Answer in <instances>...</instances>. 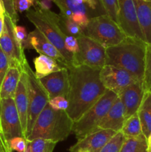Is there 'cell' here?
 I'll list each match as a JSON object with an SVG mask.
<instances>
[{
	"instance_id": "1",
	"label": "cell",
	"mask_w": 151,
	"mask_h": 152,
	"mask_svg": "<svg viewBox=\"0 0 151 152\" xmlns=\"http://www.w3.org/2000/svg\"><path fill=\"white\" fill-rule=\"evenodd\" d=\"M100 70L84 65L68 68L70 87L66 112L77 121L106 92L100 80Z\"/></svg>"
},
{
	"instance_id": "2",
	"label": "cell",
	"mask_w": 151,
	"mask_h": 152,
	"mask_svg": "<svg viewBox=\"0 0 151 152\" xmlns=\"http://www.w3.org/2000/svg\"><path fill=\"white\" fill-rule=\"evenodd\" d=\"M147 44L138 38L126 37L116 45L106 48V63L125 70L143 82Z\"/></svg>"
},
{
	"instance_id": "3",
	"label": "cell",
	"mask_w": 151,
	"mask_h": 152,
	"mask_svg": "<svg viewBox=\"0 0 151 152\" xmlns=\"http://www.w3.org/2000/svg\"><path fill=\"white\" fill-rule=\"evenodd\" d=\"M73 126V121L66 111H56L47 104L38 115L26 140L41 138L58 143L68 137Z\"/></svg>"
},
{
	"instance_id": "4",
	"label": "cell",
	"mask_w": 151,
	"mask_h": 152,
	"mask_svg": "<svg viewBox=\"0 0 151 152\" xmlns=\"http://www.w3.org/2000/svg\"><path fill=\"white\" fill-rule=\"evenodd\" d=\"M39 1L34 4V9L27 11L26 17L38 30L48 41H50L66 60L68 68L76 66L74 55L69 53L65 47L66 37L59 24V14L50 9L44 8L39 4Z\"/></svg>"
},
{
	"instance_id": "5",
	"label": "cell",
	"mask_w": 151,
	"mask_h": 152,
	"mask_svg": "<svg viewBox=\"0 0 151 152\" xmlns=\"http://www.w3.org/2000/svg\"><path fill=\"white\" fill-rule=\"evenodd\" d=\"M84 35L96 41L105 48L116 45L127 37L117 22L107 14L90 19L84 28Z\"/></svg>"
},
{
	"instance_id": "6",
	"label": "cell",
	"mask_w": 151,
	"mask_h": 152,
	"mask_svg": "<svg viewBox=\"0 0 151 152\" xmlns=\"http://www.w3.org/2000/svg\"><path fill=\"white\" fill-rule=\"evenodd\" d=\"M117 97L116 94L107 90L96 103L89 108L77 121L74 122L72 132L76 135L77 140L98 129L99 123Z\"/></svg>"
},
{
	"instance_id": "7",
	"label": "cell",
	"mask_w": 151,
	"mask_h": 152,
	"mask_svg": "<svg viewBox=\"0 0 151 152\" xmlns=\"http://www.w3.org/2000/svg\"><path fill=\"white\" fill-rule=\"evenodd\" d=\"M23 71L28 77V94L29 110H28V127H27L26 139L32 132L34 124L46 105L48 104L50 99L47 91L43 87L35 73L26 62L24 65Z\"/></svg>"
},
{
	"instance_id": "8",
	"label": "cell",
	"mask_w": 151,
	"mask_h": 152,
	"mask_svg": "<svg viewBox=\"0 0 151 152\" xmlns=\"http://www.w3.org/2000/svg\"><path fill=\"white\" fill-rule=\"evenodd\" d=\"M4 31L0 37V47L8 59L10 67H14L23 71L24 65L28 61L23 48L18 41L15 34L16 24L6 13L4 14Z\"/></svg>"
},
{
	"instance_id": "9",
	"label": "cell",
	"mask_w": 151,
	"mask_h": 152,
	"mask_svg": "<svg viewBox=\"0 0 151 152\" xmlns=\"http://www.w3.org/2000/svg\"><path fill=\"white\" fill-rule=\"evenodd\" d=\"M78 51L74 54L76 66L84 65L101 69L106 63V48L85 35L77 38Z\"/></svg>"
},
{
	"instance_id": "10",
	"label": "cell",
	"mask_w": 151,
	"mask_h": 152,
	"mask_svg": "<svg viewBox=\"0 0 151 152\" xmlns=\"http://www.w3.org/2000/svg\"><path fill=\"white\" fill-rule=\"evenodd\" d=\"M0 126L8 141L17 137H24L19 113L13 98L0 99Z\"/></svg>"
},
{
	"instance_id": "11",
	"label": "cell",
	"mask_w": 151,
	"mask_h": 152,
	"mask_svg": "<svg viewBox=\"0 0 151 152\" xmlns=\"http://www.w3.org/2000/svg\"><path fill=\"white\" fill-rule=\"evenodd\" d=\"M118 25L127 37L144 41L139 22L134 0H117Z\"/></svg>"
},
{
	"instance_id": "12",
	"label": "cell",
	"mask_w": 151,
	"mask_h": 152,
	"mask_svg": "<svg viewBox=\"0 0 151 152\" xmlns=\"http://www.w3.org/2000/svg\"><path fill=\"white\" fill-rule=\"evenodd\" d=\"M100 80L106 90L117 95L138 80L125 70L111 65H105L101 68Z\"/></svg>"
},
{
	"instance_id": "13",
	"label": "cell",
	"mask_w": 151,
	"mask_h": 152,
	"mask_svg": "<svg viewBox=\"0 0 151 152\" xmlns=\"http://www.w3.org/2000/svg\"><path fill=\"white\" fill-rule=\"evenodd\" d=\"M117 132L109 129H96L78 140L69 148V152H100Z\"/></svg>"
},
{
	"instance_id": "14",
	"label": "cell",
	"mask_w": 151,
	"mask_h": 152,
	"mask_svg": "<svg viewBox=\"0 0 151 152\" xmlns=\"http://www.w3.org/2000/svg\"><path fill=\"white\" fill-rule=\"evenodd\" d=\"M39 81L47 91L50 99L56 96L68 98L70 87L68 68L52 73L39 79Z\"/></svg>"
},
{
	"instance_id": "15",
	"label": "cell",
	"mask_w": 151,
	"mask_h": 152,
	"mask_svg": "<svg viewBox=\"0 0 151 152\" xmlns=\"http://www.w3.org/2000/svg\"><path fill=\"white\" fill-rule=\"evenodd\" d=\"M144 93L143 82L137 80L127 86L118 95L124 105L126 119L137 113Z\"/></svg>"
},
{
	"instance_id": "16",
	"label": "cell",
	"mask_w": 151,
	"mask_h": 152,
	"mask_svg": "<svg viewBox=\"0 0 151 152\" xmlns=\"http://www.w3.org/2000/svg\"><path fill=\"white\" fill-rule=\"evenodd\" d=\"M13 99L20 118L24 137L26 140L29 102H28V77L25 71H22L19 85Z\"/></svg>"
},
{
	"instance_id": "17",
	"label": "cell",
	"mask_w": 151,
	"mask_h": 152,
	"mask_svg": "<svg viewBox=\"0 0 151 152\" xmlns=\"http://www.w3.org/2000/svg\"><path fill=\"white\" fill-rule=\"evenodd\" d=\"M28 37L33 49H35L39 54L49 56L68 68V63L60 51L38 30L31 31L28 34Z\"/></svg>"
},
{
	"instance_id": "18",
	"label": "cell",
	"mask_w": 151,
	"mask_h": 152,
	"mask_svg": "<svg viewBox=\"0 0 151 152\" xmlns=\"http://www.w3.org/2000/svg\"><path fill=\"white\" fill-rule=\"evenodd\" d=\"M125 120L124 105L118 96L117 99L114 101L106 115L99 123L98 129H109L115 132H121V129Z\"/></svg>"
},
{
	"instance_id": "19",
	"label": "cell",
	"mask_w": 151,
	"mask_h": 152,
	"mask_svg": "<svg viewBox=\"0 0 151 152\" xmlns=\"http://www.w3.org/2000/svg\"><path fill=\"white\" fill-rule=\"evenodd\" d=\"M60 10V14L68 18H71L73 14L77 13H84L90 19L99 16L98 6H93L89 3L80 4L76 0H53Z\"/></svg>"
},
{
	"instance_id": "20",
	"label": "cell",
	"mask_w": 151,
	"mask_h": 152,
	"mask_svg": "<svg viewBox=\"0 0 151 152\" xmlns=\"http://www.w3.org/2000/svg\"><path fill=\"white\" fill-rule=\"evenodd\" d=\"M138 22L145 42L151 45V0H134Z\"/></svg>"
},
{
	"instance_id": "21",
	"label": "cell",
	"mask_w": 151,
	"mask_h": 152,
	"mask_svg": "<svg viewBox=\"0 0 151 152\" xmlns=\"http://www.w3.org/2000/svg\"><path fill=\"white\" fill-rule=\"evenodd\" d=\"M22 71L14 67L9 68L0 88V99L14 98Z\"/></svg>"
},
{
	"instance_id": "22",
	"label": "cell",
	"mask_w": 151,
	"mask_h": 152,
	"mask_svg": "<svg viewBox=\"0 0 151 152\" xmlns=\"http://www.w3.org/2000/svg\"><path fill=\"white\" fill-rule=\"evenodd\" d=\"M33 63L35 66V74L38 80L52 73L60 71L62 68H68L61 65L55 59L41 54L34 59Z\"/></svg>"
},
{
	"instance_id": "23",
	"label": "cell",
	"mask_w": 151,
	"mask_h": 152,
	"mask_svg": "<svg viewBox=\"0 0 151 152\" xmlns=\"http://www.w3.org/2000/svg\"><path fill=\"white\" fill-rule=\"evenodd\" d=\"M137 114L142 126V133L147 139L151 133V93L145 91Z\"/></svg>"
},
{
	"instance_id": "24",
	"label": "cell",
	"mask_w": 151,
	"mask_h": 152,
	"mask_svg": "<svg viewBox=\"0 0 151 152\" xmlns=\"http://www.w3.org/2000/svg\"><path fill=\"white\" fill-rule=\"evenodd\" d=\"M120 152H148L147 139L144 134L125 138Z\"/></svg>"
},
{
	"instance_id": "25",
	"label": "cell",
	"mask_w": 151,
	"mask_h": 152,
	"mask_svg": "<svg viewBox=\"0 0 151 152\" xmlns=\"http://www.w3.org/2000/svg\"><path fill=\"white\" fill-rule=\"evenodd\" d=\"M121 132L125 138L136 137L143 134L142 126L137 113L126 119L121 129Z\"/></svg>"
},
{
	"instance_id": "26",
	"label": "cell",
	"mask_w": 151,
	"mask_h": 152,
	"mask_svg": "<svg viewBox=\"0 0 151 152\" xmlns=\"http://www.w3.org/2000/svg\"><path fill=\"white\" fill-rule=\"evenodd\" d=\"M59 24L62 31L66 36H72L78 38L84 35V30L82 28L76 23L72 19L65 17L60 13L59 14Z\"/></svg>"
},
{
	"instance_id": "27",
	"label": "cell",
	"mask_w": 151,
	"mask_h": 152,
	"mask_svg": "<svg viewBox=\"0 0 151 152\" xmlns=\"http://www.w3.org/2000/svg\"><path fill=\"white\" fill-rule=\"evenodd\" d=\"M56 144L53 141L41 138L27 140L25 152H53Z\"/></svg>"
},
{
	"instance_id": "28",
	"label": "cell",
	"mask_w": 151,
	"mask_h": 152,
	"mask_svg": "<svg viewBox=\"0 0 151 152\" xmlns=\"http://www.w3.org/2000/svg\"><path fill=\"white\" fill-rule=\"evenodd\" d=\"M143 86L145 91L151 93V45H147V47Z\"/></svg>"
},
{
	"instance_id": "29",
	"label": "cell",
	"mask_w": 151,
	"mask_h": 152,
	"mask_svg": "<svg viewBox=\"0 0 151 152\" xmlns=\"http://www.w3.org/2000/svg\"><path fill=\"white\" fill-rule=\"evenodd\" d=\"M124 139L125 137L121 132H117L113 137L103 147L100 152H120Z\"/></svg>"
},
{
	"instance_id": "30",
	"label": "cell",
	"mask_w": 151,
	"mask_h": 152,
	"mask_svg": "<svg viewBox=\"0 0 151 152\" xmlns=\"http://www.w3.org/2000/svg\"><path fill=\"white\" fill-rule=\"evenodd\" d=\"M105 13L112 18L115 22H118V4L117 0H99ZM118 24V23H117Z\"/></svg>"
},
{
	"instance_id": "31",
	"label": "cell",
	"mask_w": 151,
	"mask_h": 152,
	"mask_svg": "<svg viewBox=\"0 0 151 152\" xmlns=\"http://www.w3.org/2000/svg\"><path fill=\"white\" fill-rule=\"evenodd\" d=\"M15 34H16V38L18 41L22 45L23 49H33L30 43L29 37L27 33L25 28L22 26H15Z\"/></svg>"
},
{
	"instance_id": "32",
	"label": "cell",
	"mask_w": 151,
	"mask_h": 152,
	"mask_svg": "<svg viewBox=\"0 0 151 152\" xmlns=\"http://www.w3.org/2000/svg\"><path fill=\"white\" fill-rule=\"evenodd\" d=\"M49 105L56 111H67L68 108V99L64 96H56L50 99Z\"/></svg>"
},
{
	"instance_id": "33",
	"label": "cell",
	"mask_w": 151,
	"mask_h": 152,
	"mask_svg": "<svg viewBox=\"0 0 151 152\" xmlns=\"http://www.w3.org/2000/svg\"><path fill=\"white\" fill-rule=\"evenodd\" d=\"M10 148L12 151L17 152H25L27 145V140L22 137L12 138L9 140Z\"/></svg>"
},
{
	"instance_id": "34",
	"label": "cell",
	"mask_w": 151,
	"mask_h": 152,
	"mask_svg": "<svg viewBox=\"0 0 151 152\" xmlns=\"http://www.w3.org/2000/svg\"><path fill=\"white\" fill-rule=\"evenodd\" d=\"M9 68L10 65H9L8 59L0 47V88Z\"/></svg>"
},
{
	"instance_id": "35",
	"label": "cell",
	"mask_w": 151,
	"mask_h": 152,
	"mask_svg": "<svg viewBox=\"0 0 151 152\" xmlns=\"http://www.w3.org/2000/svg\"><path fill=\"white\" fill-rule=\"evenodd\" d=\"M1 1L4 5L6 14L10 16L12 20L16 24L19 19V16H18V13L15 10L13 0H1Z\"/></svg>"
},
{
	"instance_id": "36",
	"label": "cell",
	"mask_w": 151,
	"mask_h": 152,
	"mask_svg": "<svg viewBox=\"0 0 151 152\" xmlns=\"http://www.w3.org/2000/svg\"><path fill=\"white\" fill-rule=\"evenodd\" d=\"M65 47L69 53L76 54L78 51V44L77 38L72 36H66L65 37Z\"/></svg>"
},
{
	"instance_id": "37",
	"label": "cell",
	"mask_w": 151,
	"mask_h": 152,
	"mask_svg": "<svg viewBox=\"0 0 151 152\" xmlns=\"http://www.w3.org/2000/svg\"><path fill=\"white\" fill-rule=\"evenodd\" d=\"M15 10L17 13L28 11L32 6H34L35 1L33 0H13Z\"/></svg>"
},
{
	"instance_id": "38",
	"label": "cell",
	"mask_w": 151,
	"mask_h": 152,
	"mask_svg": "<svg viewBox=\"0 0 151 152\" xmlns=\"http://www.w3.org/2000/svg\"><path fill=\"white\" fill-rule=\"evenodd\" d=\"M70 19H72L74 22L76 24H78L81 28H84L87 26V25L88 24L89 20H90V18L87 16L84 13H77L73 14V16H71Z\"/></svg>"
},
{
	"instance_id": "39",
	"label": "cell",
	"mask_w": 151,
	"mask_h": 152,
	"mask_svg": "<svg viewBox=\"0 0 151 152\" xmlns=\"http://www.w3.org/2000/svg\"><path fill=\"white\" fill-rule=\"evenodd\" d=\"M9 141L4 136L2 131L0 130V152H12Z\"/></svg>"
},
{
	"instance_id": "40",
	"label": "cell",
	"mask_w": 151,
	"mask_h": 152,
	"mask_svg": "<svg viewBox=\"0 0 151 152\" xmlns=\"http://www.w3.org/2000/svg\"><path fill=\"white\" fill-rule=\"evenodd\" d=\"M4 14H3L2 16H0V37H1V34H2L3 31H4Z\"/></svg>"
},
{
	"instance_id": "41",
	"label": "cell",
	"mask_w": 151,
	"mask_h": 152,
	"mask_svg": "<svg viewBox=\"0 0 151 152\" xmlns=\"http://www.w3.org/2000/svg\"><path fill=\"white\" fill-rule=\"evenodd\" d=\"M147 146H148V152H151V133L150 134L149 137L147 138Z\"/></svg>"
},
{
	"instance_id": "42",
	"label": "cell",
	"mask_w": 151,
	"mask_h": 152,
	"mask_svg": "<svg viewBox=\"0 0 151 152\" xmlns=\"http://www.w3.org/2000/svg\"><path fill=\"white\" fill-rule=\"evenodd\" d=\"M0 11H1L2 13H5V10H4V5H3V3L1 1V0H0Z\"/></svg>"
},
{
	"instance_id": "43",
	"label": "cell",
	"mask_w": 151,
	"mask_h": 152,
	"mask_svg": "<svg viewBox=\"0 0 151 152\" xmlns=\"http://www.w3.org/2000/svg\"><path fill=\"white\" fill-rule=\"evenodd\" d=\"M3 14H4V13H2V12H1V11H0V16H2Z\"/></svg>"
},
{
	"instance_id": "44",
	"label": "cell",
	"mask_w": 151,
	"mask_h": 152,
	"mask_svg": "<svg viewBox=\"0 0 151 152\" xmlns=\"http://www.w3.org/2000/svg\"><path fill=\"white\" fill-rule=\"evenodd\" d=\"M33 1H35V4H36V3H37V2H38V0H33Z\"/></svg>"
},
{
	"instance_id": "45",
	"label": "cell",
	"mask_w": 151,
	"mask_h": 152,
	"mask_svg": "<svg viewBox=\"0 0 151 152\" xmlns=\"http://www.w3.org/2000/svg\"><path fill=\"white\" fill-rule=\"evenodd\" d=\"M46 1H53V0H46Z\"/></svg>"
},
{
	"instance_id": "46",
	"label": "cell",
	"mask_w": 151,
	"mask_h": 152,
	"mask_svg": "<svg viewBox=\"0 0 151 152\" xmlns=\"http://www.w3.org/2000/svg\"><path fill=\"white\" fill-rule=\"evenodd\" d=\"M0 130H1V126H0Z\"/></svg>"
}]
</instances>
